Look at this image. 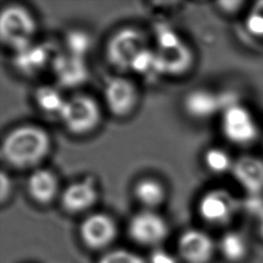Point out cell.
Here are the masks:
<instances>
[{
    "mask_svg": "<svg viewBox=\"0 0 263 263\" xmlns=\"http://www.w3.org/2000/svg\"><path fill=\"white\" fill-rule=\"evenodd\" d=\"M130 70L143 76L160 75L155 50L147 47L141 51L140 54L135 59Z\"/></svg>",
    "mask_w": 263,
    "mask_h": 263,
    "instance_id": "23",
    "label": "cell"
},
{
    "mask_svg": "<svg viewBox=\"0 0 263 263\" xmlns=\"http://www.w3.org/2000/svg\"><path fill=\"white\" fill-rule=\"evenodd\" d=\"M156 58L160 74L180 75L186 72L193 61L190 48L167 25L155 28Z\"/></svg>",
    "mask_w": 263,
    "mask_h": 263,
    "instance_id": "2",
    "label": "cell"
},
{
    "mask_svg": "<svg viewBox=\"0 0 263 263\" xmlns=\"http://www.w3.org/2000/svg\"><path fill=\"white\" fill-rule=\"evenodd\" d=\"M236 210V199L224 189L208 191L198 201L199 216L212 225L221 226L227 224L235 215Z\"/></svg>",
    "mask_w": 263,
    "mask_h": 263,
    "instance_id": "8",
    "label": "cell"
},
{
    "mask_svg": "<svg viewBox=\"0 0 263 263\" xmlns=\"http://www.w3.org/2000/svg\"><path fill=\"white\" fill-rule=\"evenodd\" d=\"M54 54L55 52H53L50 44L35 43L33 41L14 51L12 61L20 72L26 75H34L50 65Z\"/></svg>",
    "mask_w": 263,
    "mask_h": 263,
    "instance_id": "13",
    "label": "cell"
},
{
    "mask_svg": "<svg viewBox=\"0 0 263 263\" xmlns=\"http://www.w3.org/2000/svg\"><path fill=\"white\" fill-rule=\"evenodd\" d=\"M220 108H222L221 98L210 90L194 89L184 99L185 111L195 119L209 118Z\"/></svg>",
    "mask_w": 263,
    "mask_h": 263,
    "instance_id": "17",
    "label": "cell"
},
{
    "mask_svg": "<svg viewBox=\"0 0 263 263\" xmlns=\"http://www.w3.org/2000/svg\"><path fill=\"white\" fill-rule=\"evenodd\" d=\"M231 173L249 194L263 191V160L254 155H242L233 161Z\"/></svg>",
    "mask_w": 263,
    "mask_h": 263,
    "instance_id": "14",
    "label": "cell"
},
{
    "mask_svg": "<svg viewBox=\"0 0 263 263\" xmlns=\"http://www.w3.org/2000/svg\"><path fill=\"white\" fill-rule=\"evenodd\" d=\"M147 263H179L176 256L172 253L156 248L150 255L149 260Z\"/></svg>",
    "mask_w": 263,
    "mask_h": 263,
    "instance_id": "26",
    "label": "cell"
},
{
    "mask_svg": "<svg viewBox=\"0 0 263 263\" xmlns=\"http://www.w3.org/2000/svg\"><path fill=\"white\" fill-rule=\"evenodd\" d=\"M233 161L229 154L218 147H213L204 153V163L206 167L216 174L231 172Z\"/></svg>",
    "mask_w": 263,
    "mask_h": 263,
    "instance_id": "21",
    "label": "cell"
},
{
    "mask_svg": "<svg viewBox=\"0 0 263 263\" xmlns=\"http://www.w3.org/2000/svg\"><path fill=\"white\" fill-rule=\"evenodd\" d=\"M253 10L255 11H258L260 13L263 14V0L262 1H258L254 4V7H253Z\"/></svg>",
    "mask_w": 263,
    "mask_h": 263,
    "instance_id": "30",
    "label": "cell"
},
{
    "mask_svg": "<svg viewBox=\"0 0 263 263\" xmlns=\"http://www.w3.org/2000/svg\"><path fill=\"white\" fill-rule=\"evenodd\" d=\"M147 47V39L142 32L125 27L118 30L109 39L106 57L114 68L126 71L130 70L135 59Z\"/></svg>",
    "mask_w": 263,
    "mask_h": 263,
    "instance_id": "5",
    "label": "cell"
},
{
    "mask_svg": "<svg viewBox=\"0 0 263 263\" xmlns=\"http://www.w3.org/2000/svg\"><path fill=\"white\" fill-rule=\"evenodd\" d=\"M36 22L21 5H8L0 14V38L3 44L16 51L33 42Z\"/></svg>",
    "mask_w": 263,
    "mask_h": 263,
    "instance_id": "3",
    "label": "cell"
},
{
    "mask_svg": "<svg viewBox=\"0 0 263 263\" xmlns=\"http://www.w3.org/2000/svg\"><path fill=\"white\" fill-rule=\"evenodd\" d=\"M11 190H12L11 180L4 172H2L1 177H0V200H1V202H4L7 198H9Z\"/></svg>",
    "mask_w": 263,
    "mask_h": 263,
    "instance_id": "27",
    "label": "cell"
},
{
    "mask_svg": "<svg viewBox=\"0 0 263 263\" xmlns=\"http://www.w3.org/2000/svg\"><path fill=\"white\" fill-rule=\"evenodd\" d=\"M104 99L109 111L115 116H126L135 108L138 101L136 85L127 78L113 77L104 87Z\"/></svg>",
    "mask_w": 263,
    "mask_h": 263,
    "instance_id": "11",
    "label": "cell"
},
{
    "mask_svg": "<svg viewBox=\"0 0 263 263\" xmlns=\"http://www.w3.org/2000/svg\"><path fill=\"white\" fill-rule=\"evenodd\" d=\"M59 117L70 133L85 135L100 123L101 110L92 97L78 93L66 100Z\"/></svg>",
    "mask_w": 263,
    "mask_h": 263,
    "instance_id": "4",
    "label": "cell"
},
{
    "mask_svg": "<svg viewBox=\"0 0 263 263\" xmlns=\"http://www.w3.org/2000/svg\"><path fill=\"white\" fill-rule=\"evenodd\" d=\"M224 136L233 144L245 146L253 143L258 135V124L250 110L238 104H229L223 109L221 120Z\"/></svg>",
    "mask_w": 263,
    "mask_h": 263,
    "instance_id": "6",
    "label": "cell"
},
{
    "mask_svg": "<svg viewBox=\"0 0 263 263\" xmlns=\"http://www.w3.org/2000/svg\"><path fill=\"white\" fill-rule=\"evenodd\" d=\"M246 29L251 35L262 38L263 37V14L252 9L246 18Z\"/></svg>",
    "mask_w": 263,
    "mask_h": 263,
    "instance_id": "25",
    "label": "cell"
},
{
    "mask_svg": "<svg viewBox=\"0 0 263 263\" xmlns=\"http://www.w3.org/2000/svg\"><path fill=\"white\" fill-rule=\"evenodd\" d=\"M50 136L35 124L11 129L1 144L2 159L15 168H29L40 163L50 151Z\"/></svg>",
    "mask_w": 263,
    "mask_h": 263,
    "instance_id": "1",
    "label": "cell"
},
{
    "mask_svg": "<svg viewBox=\"0 0 263 263\" xmlns=\"http://www.w3.org/2000/svg\"><path fill=\"white\" fill-rule=\"evenodd\" d=\"M66 98L54 86L43 85L36 89L35 101L37 106L45 113L60 115L65 103Z\"/></svg>",
    "mask_w": 263,
    "mask_h": 263,
    "instance_id": "20",
    "label": "cell"
},
{
    "mask_svg": "<svg viewBox=\"0 0 263 263\" xmlns=\"http://www.w3.org/2000/svg\"><path fill=\"white\" fill-rule=\"evenodd\" d=\"M50 67L57 82L65 87H76L82 84L88 76L84 58L67 51L55 52Z\"/></svg>",
    "mask_w": 263,
    "mask_h": 263,
    "instance_id": "12",
    "label": "cell"
},
{
    "mask_svg": "<svg viewBox=\"0 0 263 263\" xmlns=\"http://www.w3.org/2000/svg\"><path fill=\"white\" fill-rule=\"evenodd\" d=\"M217 248L222 257L228 263H242L250 256V242L249 239L239 231L230 230L225 232Z\"/></svg>",
    "mask_w": 263,
    "mask_h": 263,
    "instance_id": "18",
    "label": "cell"
},
{
    "mask_svg": "<svg viewBox=\"0 0 263 263\" xmlns=\"http://www.w3.org/2000/svg\"><path fill=\"white\" fill-rule=\"evenodd\" d=\"M134 193L138 201L147 210L158 206L165 198V190L162 184L151 178L140 180L134 188Z\"/></svg>",
    "mask_w": 263,
    "mask_h": 263,
    "instance_id": "19",
    "label": "cell"
},
{
    "mask_svg": "<svg viewBox=\"0 0 263 263\" xmlns=\"http://www.w3.org/2000/svg\"><path fill=\"white\" fill-rule=\"evenodd\" d=\"M79 235L81 241L88 249L102 250L114 241L117 235V226L109 215L93 213L81 222Z\"/></svg>",
    "mask_w": 263,
    "mask_h": 263,
    "instance_id": "9",
    "label": "cell"
},
{
    "mask_svg": "<svg viewBox=\"0 0 263 263\" xmlns=\"http://www.w3.org/2000/svg\"><path fill=\"white\" fill-rule=\"evenodd\" d=\"M65 44L67 52L84 58L91 46V39L89 35L82 30H72L67 33Z\"/></svg>",
    "mask_w": 263,
    "mask_h": 263,
    "instance_id": "22",
    "label": "cell"
},
{
    "mask_svg": "<svg viewBox=\"0 0 263 263\" xmlns=\"http://www.w3.org/2000/svg\"><path fill=\"white\" fill-rule=\"evenodd\" d=\"M258 233L263 240V212L260 214L259 219H258Z\"/></svg>",
    "mask_w": 263,
    "mask_h": 263,
    "instance_id": "29",
    "label": "cell"
},
{
    "mask_svg": "<svg viewBox=\"0 0 263 263\" xmlns=\"http://www.w3.org/2000/svg\"><path fill=\"white\" fill-rule=\"evenodd\" d=\"M98 263H147L139 254L126 249H114L104 253Z\"/></svg>",
    "mask_w": 263,
    "mask_h": 263,
    "instance_id": "24",
    "label": "cell"
},
{
    "mask_svg": "<svg viewBox=\"0 0 263 263\" xmlns=\"http://www.w3.org/2000/svg\"><path fill=\"white\" fill-rule=\"evenodd\" d=\"M98 199V191L92 182L82 180L68 185L61 195L63 209L71 214L87 211Z\"/></svg>",
    "mask_w": 263,
    "mask_h": 263,
    "instance_id": "15",
    "label": "cell"
},
{
    "mask_svg": "<svg viewBox=\"0 0 263 263\" xmlns=\"http://www.w3.org/2000/svg\"><path fill=\"white\" fill-rule=\"evenodd\" d=\"M177 247L178 254L185 263H209L217 248L211 235L194 228L182 232Z\"/></svg>",
    "mask_w": 263,
    "mask_h": 263,
    "instance_id": "10",
    "label": "cell"
},
{
    "mask_svg": "<svg viewBox=\"0 0 263 263\" xmlns=\"http://www.w3.org/2000/svg\"><path fill=\"white\" fill-rule=\"evenodd\" d=\"M221 9L227 13H234L238 11L243 4V1H223L219 3Z\"/></svg>",
    "mask_w": 263,
    "mask_h": 263,
    "instance_id": "28",
    "label": "cell"
},
{
    "mask_svg": "<svg viewBox=\"0 0 263 263\" xmlns=\"http://www.w3.org/2000/svg\"><path fill=\"white\" fill-rule=\"evenodd\" d=\"M27 190L34 201L47 204L58 195L59 182L57 176L47 168H37L30 174L27 180Z\"/></svg>",
    "mask_w": 263,
    "mask_h": 263,
    "instance_id": "16",
    "label": "cell"
},
{
    "mask_svg": "<svg viewBox=\"0 0 263 263\" xmlns=\"http://www.w3.org/2000/svg\"><path fill=\"white\" fill-rule=\"evenodd\" d=\"M129 237L145 247H157L167 236L168 227L165 220L153 210L136 213L127 225Z\"/></svg>",
    "mask_w": 263,
    "mask_h": 263,
    "instance_id": "7",
    "label": "cell"
}]
</instances>
